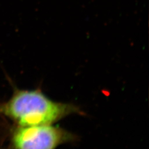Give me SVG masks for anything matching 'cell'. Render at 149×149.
I'll return each instance as SVG.
<instances>
[{
	"label": "cell",
	"mask_w": 149,
	"mask_h": 149,
	"mask_svg": "<svg viewBox=\"0 0 149 149\" xmlns=\"http://www.w3.org/2000/svg\"><path fill=\"white\" fill-rule=\"evenodd\" d=\"M76 114H83L78 106L54 101L39 90L16 88L10 99L0 102V116L10 119L17 126L54 124Z\"/></svg>",
	"instance_id": "1"
},
{
	"label": "cell",
	"mask_w": 149,
	"mask_h": 149,
	"mask_svg": "<svg viewBox=\"0 0 149 149\" xmlns=\"http://www.w3.org/2000/svg\"><path fill=\"white\" fill-rule=\"evenodd\" d=\"M78 136L53 124L17 126L13 130V149H57L63 144L77 141Z\"/></svg>",
	"instance_id": "2"
}]
</instances>
